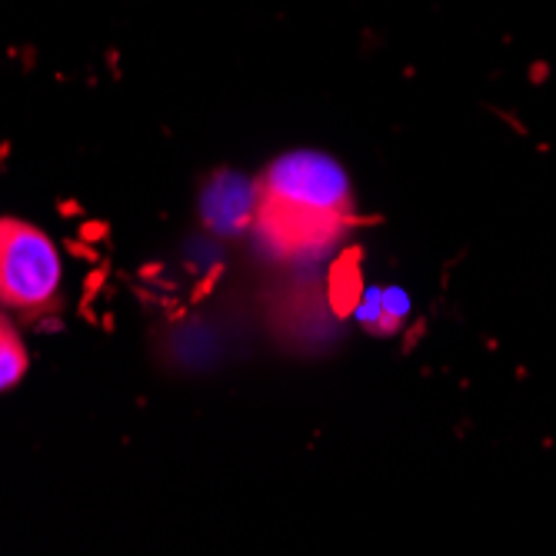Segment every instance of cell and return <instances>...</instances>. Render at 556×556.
<instances>
[{"label": "cell", "instance_id": "cell-2", "mask_svg": "<svg viewBox=\"0 0 556 556\" xmlns=\"http://www.w3.org/2000/svg\"><path fill=\"white\" fill-rule=\"evenodd\" d=\"M61 280L64 261L54 240L27 220H0V307L40 314L58 300Z\"/></svg>", "mask_w": 556, "mask_h": 556}, {"label": "cell", "instance_id": "cell-3", "mask_svg": "<svg viewBox=\"0 0 556 556\" xmlns=\"http://www.w3.org/2000/svg\"><path fill=\"white\" fill-rule=\"evenodd\" d=\"M30 370V357L21 330L11 324L8 314H0V393L14 390Z\"/></svg>", "mask_w": 556, "mask_h": 556}, {"label": "cell", "instance_id": "cell-1", "mask_svg": "<svg viewBox=\"0 0 556 556\" xmlns=\"http://www.w3.org/2000/svg\"><path fill=\"white\" fill-rule=\"evenodd\" d=\"M357 207L346 170L324 150L280 154L254 184V240L280 264L320 261L353 230Z\"/></svg>", "mask_w": 556, "mask_h": 556}]
</instances>
